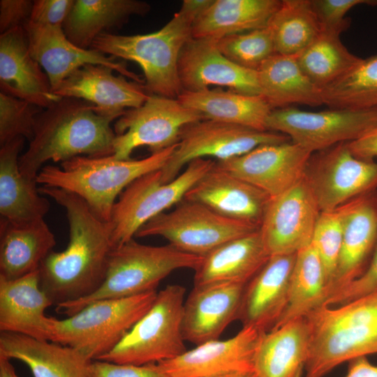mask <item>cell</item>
<instances>
[{"instance_id":"1","label":"cell","mask_w":377,"mask_h":377,"mask_svg":"<svg viewBox=\"0 0 377 377\" xmlns=\"http://www.w3.org/2000/svg\"><path fill=\"white\" fill-rule=\"evenodd\" d=\"M38 191L65 209L69 227L66 248L52 251L40 265V288L55 305L86 297L105 279L112 249L111 223L75 193L47 186Z\"/></svg>"},{"instance_id":"2","label":"cell","mask_w":377,"mask_h":377,"mask_svg":"<svg viewBox=\"0 0 377 377\" xmlns=\"http://www.w3.org/2000/svg\"><path fill=\"white\" fill-rule=\"evenodd\" d=\"M114 120L85 100L61 97L38 114L33 138L19 158L21 173L36 181L47 161L113 155Z\"/></svg>"},{"instance_id":"3","label":"cell","mask_w":377,"mask_h":377,"mask_svg":"<svg viewBox=\"0 0 377 377\" xmlns=\"http://www.w3.org/2000/svg\"><path fill=\"white\" fill-rule=\"evenodd\" d=\"M309 330L305 377H323L338 365L377 353V291L304 317Z\"/></svg>"},{"instance_id":"4","label":"cell","mask_w":377,"mask_h":377,"mask_svg":"<svg viewBox=\"0 0 377 377\" xmlns=\"http://www.w3.org/2000/svg\"><path fill=\"white\" fill-rule=\"evenodd\" d=\"M177 144L141 159H119L79 156L47 165L38 172L36 182L76 194L100 219L109 221L114 203L121 192L134 180L161 170L168 161Z\"/></svg>"},{"instance_id":"5","label":"cell","mask_w":377,"mask_h":377,"mask_svg":"<svg viewBox=\"0 0 377 377\" xmlns=\"http://www.w3.org/2000/svg\"><path fill=\"white\" fill-rule=\"evenodd\" d=\"M202 257L184 253L170 244L151 246L134 239L113 248L105 279L91 295L56 305L58 313L69 316L100 300L119 299L156 290L159 283L179 269H195Z\"/></svg>"},{"instance_id":"6","label":"cell","mask_w":377,"mask_h":377,"mask_svg":"<svg viewBox=\"0 0 377 377\" xmlns=\"http://www.w3.org/2000/svg\"><path fill=\"white\" fill-rule=\"evenodd\" d=\"M193 22L180 11L160 29L147 34L98 36L91 48L138 64L149 94L177 98L183 91L178 71L181 51L192 38Z\"/></svg>"},{"instance_id":"7","label":"cell","mask_w":377,"mask_h":377,"mask_svg":"<svg viewBox=\"0 0 377 377\" xmlns=\"http://www.w3.org/2000/svg\"><path fill=\"white\" fill-rule=\"evenodd\" d=\"M156 290L92 302L64 319L48 317L49 341L77 350L91 360L111 351L149 310Z\"/></svg>"},{"instance_id":"8","label":"cell","mask_w":377,"mask_h":377,"mask_svg":"<svg viewBox=\"0 0 377 377\" xmlns=\"http://www.w3.org/2000/svg\"><path fill=\"white\" fill-rule=\"evenodd\" d=\"M186 289L170 284L157 293L144 316L119 343L96 360L145 365L172 360L186 351L182 332Z\"/></svg>"},{"instance_id":"9","label":"cell","mask_w":377,"mask_h":377,"mask_svg":"<svg viewBox=\"0 0 377 377\" xmlns=\"http://www.w3.org/2000/svg\"><path fill=\"white\" fill-rule=\"evenodd\" d=\"M215 163L209 158H198L189 163L169 182H163L161 170H158L130 184L119 195L112 210L110 222L112 249L133 239L149 220L180 202Z\"/></svg>"},{"instance_id":"10","label":"cell","mask_w":377,"mask_h":377,"mask_svg":"<svg viewBox=\"0 0 377 377\" xmlns=\"http://www.w3.org/2000/svg\"><path fill=\"white\" fill-rule=\"evenodd\" d=\"M259 228L226 217L201 203L183 199L172 210L143 225L135 237L160 236L181 251L203 257L223 244Z\"/></svg>"},{"instance_id":"11","label":"cell","mask_w":377,"mask_h":377,"mask_svg":"<svg viewBox=\"0 0 377 377\" xmlns=\"http://www.w3.org/2000/svg\"><path fill=\"white\" fill-rule=\"evenodd\" d=\"M377 126V108H330L319 112L293 107L272 110L267 131L283 133L311 153L357 140Z\"/></svg>"},{"instance_id":"12","label":"cell","mask_w":377,"mask_h":377,"mask_svg":"<svg viewBox=\"0 0 377 377\" xmlns=\"http://www.w3.org/2000/svg\"><path fill=\"white\" fill-rule=\"evenodd\" d=\"M205 118L177 98L150 94L138 108L128 109L114 126L113 156L130 159L133 151L147 147L151 153L178 143L182 129Z\"/></svg>"},{"instance_id":"13","label":"cell","mask_w":377,"mask_h":377,"mask_svg":"<svg viewBox=\"0 0 377 377\" xmlns=\"http://www.w3.org/2000/svg\"><path fill=\"white\" fill-rule=\"evenodd\" d=\"M290 140L281 133L258 131L235 124L202 119L185 126L177 145L161 169L163 182L177 177L180 170L198 158L214 157L216 161L241 156L258 146Z\"/></svg>"},{"instance_id":"14","label":"cell","mask_w":377,"mask_h":377,"mask_svg":"<svg viewBox=\"0 0 377 377\" xmlns=\"http://www.w3.org/2000/svg\"><path fill=\"white\" fill-rule=\"evenodd\" d=\"M304 177L320 211H330L376 191L377 162L357 158L342 142L313 153Z\"/></svg>"},{"instance_id":"15","label":"cell","mask_w":377,"mask_h":377,"mask_svg":"<svg viewBox=\"0 0 377 377\" xmlns=\"http://www.w3.org/2000/svg\"><path fill=\"white\" fill-rule=\"evenodd\" d=\"M320 212L304 177L272 198L260 226L269 256L296 254L310 246Z\"/></svg>"},{"instance_id":"16","label":"cell","mask_w":377,"mask_h":377,"mask_svg":"<svg viewBox=\"0 0 377 377\" xmlns=\"http://www.w3.org/2000/svg\"><path fill=\"white\" fill-rule=\"evenodd\" d=\"M311 154L289 140L262 145L241 156L216 161V165L273 198L304 177Z\"/></svg>"},{"instance_id":"17","label":"cell","mask_w":377,"mask_h":377,"mask_svg":"<svg viewBox=\"0 0 377 377\" xmlns=\"http://www.w3.org/2000/svg\"><path fill=\"white\" fill-rule=\"evenodd\" d=\"M178 71L183 91H202L214 85L260 96L258 72L243 68L225 57L216 38L188 40L181 51Z\"/></svg>"},{"instance_id":"18","label":"cell","mask_w":377,"mask_h":377,"mask_svg":"<svg viewBox=\"0 0 377 377\" xmlns=\"http://www.w3.org/2000/svg\"><path fill=\"white\" fill-rule=\"evenodd\" d=\"M24 29L33 58L48 77L52 91L66 77L87 64H101L140 84V75L129 71L115 57L95 49H83L71 42L61 26L42 25L29 21Z\"/></svg>"},{"instance_id":"19","label":"cell","mask_w":377,"mask_h":377,"mask_svg":"<svg viewBox=\"0 0 377 377\" xmlns=\"http://www.w3.org/2000/svg\"><path fill=\"white\" fill-rule=\"evenodd\" d=\"M263 332L242 327L234 337L195 346L172 360L158 362L167 377H207L230 372H253Z\"/></svg>"},{"instance_id":"20","label":"cell","mask_w":377,"mask_h":377,"mask_svg":"<svg viewBox=\"0 0 377 377\" xmlns=\"http://www.w3.org/2000/svg\"><path fill=\"white\" fill-rule=\"evenodd\" d=\"M101 64H87L66 77L53 92L96 105L100 112L117 120L125 110L142 105L150 95L144 84L128 81L123 75Z\"/></svg>"},{"instance_id":"21","label":"cell","mask_w":377,"mask_h":377,"mask_svg":"<svg viewBox=\"0 0 377 377\" xmlns=\"http://www.w3.org/2000/svg\"><path fill=\"white\" fill-rule=\"evenodd\" d=\"M339 207L343 239L327 300L365 271L377 243V191Z\"/></svg>"},{"instance_id":"22","label":"cell","mask_w":377,"mask_h":377,"mask_svg":"<svg viewBox=\"0 0 377 377\" xmlns=\"http://www.w3.org/2000/svg\"><path fill=\"white\" fill-rule=\"evenodd\" d=\"M184 199L201 203L226 217L260 227L272 198L215 163Z\"/></svg>"},{"instance_id":"23","label":"cell","mask_w":377,"mask_h":377,"mask_svg":"<svg viewBox=\"0 0 377 377\" xmlns=\"http://www.w3.org/2000/svg\"><path fill=\"white\" fill-rule=\"evenodd\" d=\"M296 254L272 256L244 287L237 319L242 327L267 332L272 330L287 306Z\"/></svg>"},{"instance_id":"24","label":"cell","mask_w":377,"mask_h":377,"mask_svg":"<svg viewBox=\"0 0 377 377\" xmlns=\"http://www.w3.org/2000/svg\"><path fill=\"white\" fill-rule=\"evenodd\" d=\"M245 286L230 283L193 286L184 304V340L197 346L219 339L226 327L237 319Z\"/></svg>"},{"instance_id":"25","label":"cell","mask_w":377,"mask_h":377,"mask_svg":"<svg viewBox=\"0 0 377 377\" xmlns=\"http://www.w3.org/2000/svg\"><path fill=\"white\" fill-rule=\"evenodd\" d=\"M1 91L45 109L61 97L52 91L47 75L33 58L24 27L0 35Z\"/></svg>"},{"instance_id":"26","label":"cell","mask_w":377,"mask_h":377,"mask_svg":"<svg viewBox=\"0 0 377 377\" xmlns=\"http://www.w3.org/2000/svg\"><path fill=\"white\" fill-rule=\"evenodd\" d=\"M54 304L40 285L39 270L15 279L0 276V331L49 341L45 310Z\"/></svg>"},{"instance_id":"27","label":"cell","mask_w":377,"mask_h":377,"mask_svg":"<svg viewBox=\"0 0 377 377\" xmlns=\"http://www.w3.org/2000/svg\"><path fill=\"white\" fill-rule=\"evenodd\" d=\"M0 355L27 365L34 377H91V364L77 350L48 340L1 332Z\"/></svg>"},{"instance_id":"28","label":"cell","mask_w":377,"mask_h":377,"mask_svg":"<svg viewBox=\"0 0 377 377\" xmlns=\"http://www.w3.org/2000/svg\"><path fill=\"white\" fill-rule=\"evenodd\" d=\"M270 258L260 228L227 242L202 257L194 270L193 286L247 284Z\"/></svg>"},{"instance_id":"29","label":"cell","mask_w":377,"mask_h":377,"mask_svg":"<svg viewBox=\"0 0 377 377\" xmlns=\"http://www.w3.org/2000/svg\"><path fill=\"white\" fill-rule=\"evenodd\" d=\"M24 140L16 138L0 148L1 218L16 223L44 219L50 207L49 200L39 193L36 182L20 170Z\"/></svg>"},{"instance_id":"30","label":"cell","mask_w":377,"mask_h":377,"mask_svg":"<svg viewBox=\"0 0 377 377\" xmlns=\"http://www.w3.org/2000/svg\"><path fill=\"white\" fill-rule=\"evenodd\" d=\"M56 245L44 219L16 223L0 220V276L15 279L38 270Z\"/></svg>"},{"instance_id":"31","label":"cell","mask_w":377,"mask_h":377,"mask_svg":"<svg viewBox=\"0 0 377 377\" xmlns=\"http://www.w3.org/2000/svg\"><path fill=\"white\" fill-rule=\"evenodd\" d=\"M309 347V330L305 318L264 332L254 357L256 377H301Z\"/></svg>"},{"instance_id":"32","label":"cell","mask_w":377,"mask_h":377,"mask_svg":"<svg viewBox=\"0 0 377 377\" xmlns=\"http://www.w3.org/2000/svg\"><path fill=\"white\" fill-rule=\"evenodd\" d=\"M150 5L139 0H75L62 27L76 46L91 48L101 34L120 28L131 17L144 16Z\"/></svg>"},{"instance_id":"33","label":"cell","mask_w":377,"mask_h":377,"mask_svg":"<svg viewBox=\"0 0 377 377\" xmlns=\"http://www.w3.org/2000/svg\"><path fill=\"white\" fill-rule=\"evenodd\" d=\"M177 99L205 119L267 131V120L272 109L261 96L221 89L182 91Z\"/></svg>"},{"instance_id":"34","label":"cell","mask_w":377,"mask_h":377,"mask_svg":"<svg viewBox=\"0 0 377 377\" xmlns=\"http://www.w3.org/2000/svg\"><path fill=\"white\" fill-rule=\"evenodd\" d=\"M281 0H213L193 22L192 38H216L267 27Z\"/></svg>"},{"instance_id":"35","label":"cell","mask_w":377,"mask_h":377,"mask_svg":"<svg viewBox=\"0 0 377 377\" xmlns=\"http://www.w3.org/2000/svg\"><path fill=\"white\" fill-rule=\"evenodd\" d=\"M260 96L272 110L323 104L321 89L300 68L297 55L274 54L257 71Z\"/></svg>"},{"instance_id":"36","label":"cell","mask_w":377,"mask_h":377,"mask_svg":"<svg viewBox=\"0 0 377 377\" xmlns=\"http://www.w3.org/2000/svg\"><path fill=\"white\" fill-rule=\"evenodd\" d=\"M328 296V285L323 263L311 244L296 253L287 306L274 328L290 320L304 318L325 304Z\"/></svg>"},{"instance_id":"37","label":"cell","mask_w":377,"mask_h":377,"mask_svg":"<svg viewBox=\"0 0 377 377\" xmlns=\"http://www.w3.org/2000/svg\"><path fill=\"white\" fill-rule=\"evenodd\" d=\"M346 30L343 27L322 28L318 37L297 55L303 72L321 89L347 73L362 59L342 43L340 35Z\"/></svg>"},{"instance_id":"38","label":"cell","mask_w":377,"mask_h":377,"mask_svg":"<svg viewBox=\"0 0 377 377\" xmlns=\"http://www.w3.org/2000/svg\"><path fill=\"white\" fill-rule=\"evenodd\" d=\"M268 27L276 54L283 55H298L322 30L311 0H282Z\"/></svg>"},{"instance_id":"39","label":"cell","mask_w":377,"mask_h":377,"mask_svg":"<svg viewBox=\"0 0 377 377\" xmlns=\"http://www.w3.org/2000/svg\"><path fill=\"white\" fill-rule=\"evenodd\" d=\"M330 108H377V54L362 59L353 69L321 89Z\"/></svg>"},{"instance_id":"40","label":"cell","mask_w":377,"mask_h":377,"mask_svg":"<svg viewBox=\"0 0 377 377\" xmlns=\"http://www.w3.org/2000/svg\"><path fill=\"white\" fill-rule=\"evenodd\" d=\"M217 45L221 52L235 64L256 71L276 54L268 26L222 37L217 39Z\"/></svg>"},{"instance_id":"41","label":"cell","mask_w":377,"mask_h":377,"mask_svg":"<svg viewBox=\"0 0 377 377\" xmlns=\"http://www.w3.org/2000/svg\"><path fill=\"white\" fill-rule=\"evenodd\" d=\"M342 239L343 221L340 207L321 212L315 228L311 244L323 263L328 285V293L335 274Z\"/></svg>"},{"instance_id":"42","label":"cell","mask_w":377,"mask_h":377,"mask_svg":"<svg viewBox=\"0 0 377 377\" xmlns=\"http://www.w3.org/2000/svg\"><path fill=\"white\" fill-rule=\"evenodd\" d=\"M43 109L27 101L0 93V145L22 137L30 141L38 114Z\"/></svg>"},{"instance_id":"43","label":"cell","mask_w":377,"mask_h":377,"mask_svg":"<svg viewBox=\"0 0 377 377\" xmlns=\"http://www.w3.org/2000/svg\"><path fill=\"white\" fill-rule=\"evenodd\" d=\"M322 28L348 29L350 19L346 14L353 7L365 4L377 6V0H311Z\"/></svg>"},{"instance_id":"44","label":"cell","mask_w":377,"mask_h":377,"mask_svg":"<svg viewBox=\"0 0 377 377\" xmlns=\"http://www.w3.org/2000/svg\"><path fill=\"white\" fill-rule=\"evenodd\" d=\"M377 291V243L365 271L357 279L331 295L326 305L336 306Z\"/></svg>"},{"instance_id":"45","label":"cell","mask_w":377,"mask_h":377,"mask_svg":"<svg viewBox=\"0 0 377 377\" xmlns=\"http://www.w3.org/2000/svg\"><path fill=\"white\" fill-rule=\"evenodd\" d=\"M91 377H167L158 363L124 364L93 360Z\"/></svg>"},{"instance_id":"46","label":"cell","mask_w":377,"mask_h":377,"mask_svg":"<svg viewBox=\"0 0 377 377\" xmlns=\"http://www.w3.org/2000/svg\"><path fill=\"white\" fill-rule=\"evenodd\" d=\"M74 2L75 0H35L30 22L62 27Z\"/></svg>"},{"instance_id":"47","label":"cell","mask_w":377,"mask_h":377,"mask_svg":"<svg viewBox=\"0 0 377 377\" xmlns=\"http://www.w3.org/2000/svg\"><path fill=\"white\" fill-rule=\"evenodd\" d=\"M34 1L1 0V34L19 27H24L31 20Z\"/></svg>"},{"instance_id":"48","label":"cell","mask_w":377,"mask_h":377,"mask_svg":"<svg viewBox=\"0 0 377 377\" xmlns=\"http://www.w3.org/2000/svg\"><path fill=\"white\" fill-rule=\"evenodd\" d=\"M348 145L357 158L374 161L377 158V126L357 140L348 142Z\"/></svg>"},{"instance_id":"49","label":"cell","mask_w":377,"mask_h":377,"mask_svg":"<svg viewBox=\"0 0 377 377\" xmlns=\"http://www.w3.org/2000/svg\"><path fill=\"white\" fill-rule=\"evenodd\" d=\"M345 377H377V366L371 364L367 357L350 361Z\"/></svg>"},{"instance_id":"50","label":"cell","mask_w":377,"mask_h":377,"mask_svg":"<svg viewBox=\"0 0 377 377\" xmlns=\"http://www.w3.org/2000/svg\"><path fill=\"white\" fill-rule=\"evenodd\" d=\"M213 0H184L179 11L193 22L212 3Z\"/></svg>"},{"instance_id":"51","label":"cell","mask_w":377,"mask_h":377,"mask_svg":"<svg viewBox=\"0 0 377 377\" xmlns=\"http://www.w3.org/2000/svg\"><path fill=\"white\" fill-rule=\"evenodd\" d=\"M0 377H18L10 360L0 355Z\"/></svg>"},{"instance_id":"52","label":"cell","mask_w":377,"mask_h":377,"mask_svg":"<svg viewBox=\"0 0 377 377\" xmlns=\"http://www.w3.org/2000/svg\"><path fill=\"white\" fill-rule=\"evenodd\" d=\"M207 377H256L254 372H230Z\"/></svg>"}]
</instances>
